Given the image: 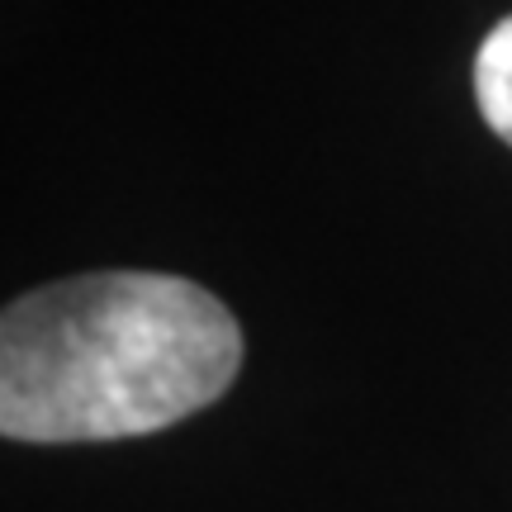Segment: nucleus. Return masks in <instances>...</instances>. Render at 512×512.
Segmentation results:
<instances>
[{"label":"nucleus","mask_w":512,"mask_h":512,"mask_svg":"<svg viewBox=\"0 0 512 512\" xmlns=\"http://www.w3.org/2000/svg\"><path fill=\"white\" fill-rule=\"evenodd\" d=\"M242 366L223 299L152 271L53 280L0 318V432L10 441L147 437L200 413Z\"/></svg>","instance_id":"nucleus-1"},{"label":"nucleus","mask_w":512,"mask_h":512,"mask_svg":"<svg viewBox=\"0 0 512 512\" xmlns=\"http://www.w3.org/2000/svg\"><path fill=\"white\" fill-rule=\"evenodd\" d=\"M475 95L484 124L512 147V15L489 29L475 57Z\"/></svg>","instance_id":"nucleus-2"}]
</instances>
